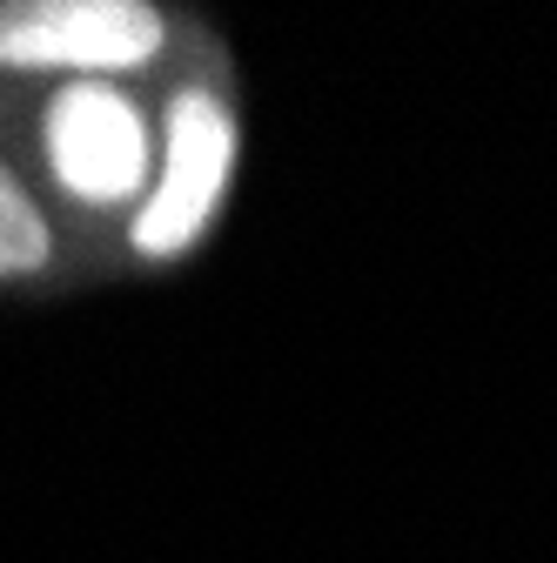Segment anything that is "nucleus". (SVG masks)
Listing matches in <instances>:
<instances>
[{
	"instance_id": "obj_1",
	"label": "nucleus",
	"mask_w": 557,
	"mask_h": 563,
	"mask_svg": "<svg viewBox=\"0 0 557 563\" xmlns=\"http://www.w3.org/2000/svg\"><path fill=\"white\" fill-rule=\"evenodd\" d=\"M162 47V21L134 0H28L0 8V60L8 67H81L114 75Z\"/></svg>"
},
{
	"instance_id": "obj_2",
	"label": "nucleus",
	"mask_w": 557,
	"mask_h": 563,
	"mask_svg": "<svg viewBox=\"0 0 557 563\" xmlns=\"http://www.w3.org/2000/svg\"><path fill=\"white\" fill-rule=\"evenodd\" d=\"M229 162H236L229 114L208 95H182L168 108V155H162V181L142 208V222H134V249L182 255L208 229V216H216V201L229 188Z\"/></svg>"
},
{
	"instance_id": "obj_3",
	"label": "nucleus",
	"mask_w": 557,
	"mask_h": 563,
	"mask_svg": "<svg viewBox=\"0 0 557 563\" xmlns=\"http://www.w3.org/2000/svg\"><path fill=\"white\" fill-rule=\"evenodd\" d=\"M47 162L75 201H121L149 181V134L108 81H67L47 108Z\"/></svg>"
},
{
	"instance_id": "obj_4",
	"label": "nucleus",
	"mask_w": 557,
	"mask_h": 563,
	"mask_svg": "<svg viewBox=\"0 0 557 563\" xmlns=\"http://www.w3.org/2000/svg\"><path fill=\"white\" fill-rule=\"evenodd\" d=\"M47 262V229L34 216V201L14 188V175L0 168V282L8 275H28Z\"/></svg>"
}]
</instances>
